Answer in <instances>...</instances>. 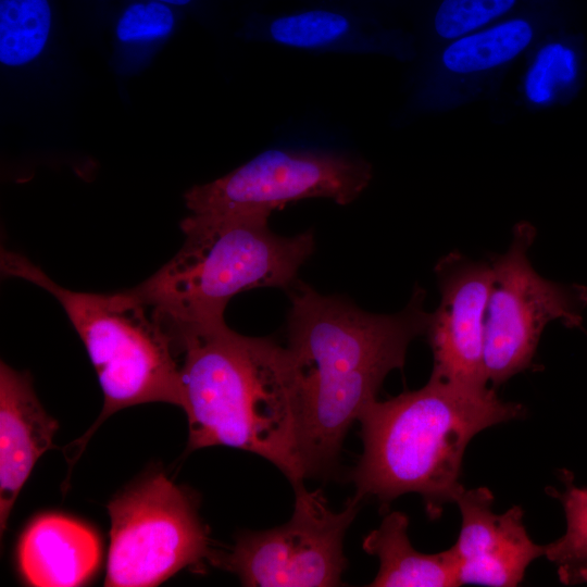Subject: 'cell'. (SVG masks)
I'll use <instances>...</instances> for the list:
<instances>
[{"mask_svg": "<svg viewBox=\"0 0 587 587\" xmlns=\"http://www.w3.org/2000/svg\"><path fill=\"white\" fill-rule=\"evenodd\" d=\"M287 291L299 459L305 478H325L337 470L352 423L377 400L386 376L403 367L410 342L425 335L430 313L419 286L395 314L363 311L299 279Z\"/></svg>", "mask_w": 587, "mask_h": 587, "instance_id": "cell-1", "label": "cell"}, {"mask_svg": "<svg viewBox=\"0 0 587 587\" xmlns=\"http://www.w3.org/2000/svg\"><path fill=\"white\" fill-rule=\"evenodd\" d=\"M180 362L188 451L227 446L264 458L292 484L299 459L294 369L286 346L225 321L167 325Z\"/></svg>", "mask_w": 587, "mask_h": 587, "instance_id": "cell-2", "label": "cell"}, {"mask_svg": "<svg viewBox=\"0 0 587 587\" xmlns=\"http://www.w3.org/2000/svg\"><path fill=\"white\" fill-rule=\"evenodd\" d=\"M523 412L491 386L474 389L433 377L417 390L375 400L358 420L363 450L351 474L353 497L387 505L414 492L437 520L464 490L462 460L471 439Z\"/></svg>", "mask_w": 587, "mask_h": 587, "instance_id": "cell-3", "label": "cell"}, {"mask_svg": "<svg viewBox=\"0 0 587 587\" xmlns=\"http://www.w3.org/2000/svg\"><path fill=\"white\" fill-rule=\"evenodd\" d=\"M261 213L180 222L186 239L178 252L130 290L164 324L224 321L229 300L246 290L289 289L314 250V236L273 233Z\"/></svg>", "mask_w": 587, "mask_h": 587, "instance_id": "cell-4", "label": "cell"}, {"mask_svg": "<svg viewBox=\"0 0 587 587\" xmlns=\"http://www.w3.org/2000/svg\"><path fill=\"white\" fill-rule=\"evenodd\" d=\"M1 272L30 282L57 298L83 340L103 392L99 420L77 440L79 451L107 417L147 402L182 408L180 362L174 339L130 289L116 294L70 290L26 257L3 250ZM80 452H78L79 454Z\"/></svg>", "mask_w": 587, "mask_h": 587, "instance_id": "cell-5", "label": "cell"}, {"mask_svg": "<svg viewBox=\"0 0 587 587\" xmlns=\"http://www.w3.org/2000/svg\"><path fill=\"white\" fill-rule=\"evenodd\" d=\"M110 549L104 586H157L216 553L195 496L159 473L108 504Z\"/></svg>", "mask_w": 587, "mask_h": 587, "instance_id": "cell-6", "label": "cell"}, {"mask_svg": "<svg viewBox=\"0 0 587 587\" xmlns=\"http://www.w3.org/2000/svg\"><path fill=\"white\" fill-rule=\"evenodd\" d=\"M535 238V227L520 222L507 252L489 261L484 370L494 388L532 367L547 324L580 327L587 308L586 286L552 282L534 270L528 251Z\"/></svg>", "mask_w": 587, "mask_h": 587, "instance_id": "cell-7", "label": "cell"}, {"mask_svg": "<svg viewBox=\"0 0 587 587\" xmlns=\"http://www.w3.org/2000/svg\"><path fill=\"white\" fill-rule=\"evenodd\" d=\"M294 490V512L285 524L240 534L229 551L216 550L212 564L237 575L243 586L342 585L345 535L360 501L352 497L335 512L320 489L300 484Z\"/></svg>", "mask_w": 587, "mask_h": 587, "instance_id": "cell-8", "label": "cell"}, {"mask_svg": "<svg viewBox=\"0 0 587 587\" xmlns=\"http://www.w3.org/2000/svg\"><path fill=\"white\" fill-rule=\"evenodd\" d=\"M372 179L369 162L344 154L266 150L227 175L193 186L184 198L191 216L271 215L288 203L328 198L346 205Z\"/></svg>", "mask_w": 587, "mask_h": 587, "instance_id": "cell-9", "label": "cell"}, {"mask_svg": "<svg viewBox=\"0 0 587 587\" xmlns=\"http://www.w3.org/2000/svg\"><path fill=\"white\" fill-rule=\"evenodd\" d=\"M435 273L440 302L430 313L425 333L433 353L430 377L486 388L484 344L490 262L450 252L437 262Z\"/></svg>", "mask_w": 587, "mask_h": 587, "instance_id": "cell-10", "label": "cell"}, {"mask_svg": "<svg viewBox=\"0 0 587 587\" xmlns=\"http://www.w3.org/2000/svg\"><path fill=\"white\" fill-rule=\"evenodd\" d=\"M455 503L461 527L451 549L460 585L517 586L528 565L545 552V546L528 536L522 508L494 512V495L487 487L464 489Z\"/></svg>", "mask_w": 587, "mask_h": 587, "instance_id": "cell-11", "label": "cell"}, {"mask_svg": "<svg viewBox=\"0 0 587 587\" xmlns=\"http://www.w3.org/2000/svg\"><path fill=\"white\" fill-rule=\"evenodd\" d=\"M539 26L515 16L446 42L434 61L429 102L453 108L484 92L538 41Z\"/></svg>", "mask_w": 587, "mask_h": 587, "instance_id": "cell-12", "label": "cell"}, {"mask_svg": "<svg viewBox=\"0 0 587 587\" xmlns=\"http://www.w3.org/2000/svg\"><path fill=\"white\" fill-rule=\"evenodd\" d=\"M58 422L39 402L28 373L0 365V526L35 463L53 447Z\"/></svg>", "mask_w": 587, "mask_h": 587, "instance_id": "cell-13", "label": "cell"}, {"mask_svg": "<svg viewBox=\"0 0 587 587\" xmlns=\"http://www.w3.org/2000/svg\"><path fill=\"white\" fill-rule=\"evenodd\" d=\"M101 548L84 524L58 514L37 517L24 532L18 563L25 580L37 587H73L97 570Z\"/></svg>", "mask_w": 587, "mask_h": 587, "instance_id": "cell-14", "label": "cell"}, {"mask_svg": "<svg viewBox=\"0 0 587 587\" xmlns=\"http://www.w3.org/2000/svg\"><path fill=\"white\" fill-rule=\"evenodd\" d=\"M408 527L409 517L404 513L388 512L380 525L364 537L363 550L379 561L378 572L369 586H460L452 549L422 553L411 545Z\"/></svg>", "mask_w": 587, "mask_h": 587, "instance_id": "cell-15", "label": "cell"}, {"mask_svg": "<svg viewBox=\"0 0 587 587\" xmlns=\"http://www.w3.org/2000/svg\"><path fill=\"white\" fill-rule=\"evenodd\" d=\"M580 55L571 42L550 38L537 41L522 79V95L530 109H547L563 102L580 76Z\"/></svg>", "mask_w": 587, "mask_h": 587, "instance_id": "cell-16", "label": "cell"}, {"mask_svg": "<svg viewBox=\"0 0 587 587\" xmlns=\"http://www.w3.org/2000/svg\"><path fill=\"white\" fill-rule=\"evenodd\" d=\"M563 491L551 494L561 502L566 528L563 536L545 546L544 555L566 585L587 583V488L575 484L573 473L562 470Z\"/></svg>", "mask_w": 587, "mask_h": 587, "instance_id": "cell-17", "label": "cell"}, {"mask_svg": "<svg viewBox=\"0 0 587 587\" xmlns=\"http://www.w3.org/2000/svg\"><path fill=\"white\" fill-rule=\"evenodd\" d=\"M51 26L48 0H0V62L24 65L45 48Z\"/></svg>", "mask_w": 587, "mask_h": 587, "instance_id": "cell-18", "label": "cell"}, {"mask_svg": "<svg viewBox=\"0 0 587 587\" xmlns=\"http://www.w3.org/2000/svg\"><path fill=\"white\" fill-rule=\"evenodd\" d=\"M350 30L349 20L332 11L313 10L275 18L268 28L272 39L299 49L327 47Z\"/></svg>", "mask_w": 587, "mask_h": 587, "instance_id": "cell-19", "label": "cell"}, {"mask_svg": "<svg viewBox=\"0 0 587 587\" xmlns=\"http://www.w3.org/2000/svg\"><path fill=\"white\" fill-rule=\"evenodd\" d=\"M519 0H441L433 20L435 35L448 42L497 23Z\"/></svg>", "mask_w": 587, "mask_h": 587, "instance_id": "cell-20", "label": "cell"}, {"mask_svg": "<svg viewBox=\"0 0 587 587\" xmlns=\"http://www.w3.org/2000/svg\"><path fill=\"white\" fill-rule=\"evenodd\" d=\"M174 26L172 10L160 1L129 5L116 25V36L123 42L151 41L167 36Z\"/></svg>", "mask_w": 587, "mask_h": 587, "instance_id": "cell-21", "label": "cell"}, {"mask_svg": "<svg viewBox=\"0 0 587 587\" xmlns=\"http://www.w3.org/2000/svg\"><path fill=\"white\" fill-rule=\"evenodd\" d=\"M153 1H160L163 3H171V4H176V5H185L189 3L191 0H153Z\"/></svg>", "mask_w": 587, "mask_h": 587, "instance_id": "cell-22", "label": "cell"}]
</instances>
